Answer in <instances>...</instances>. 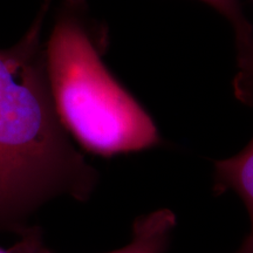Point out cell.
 <instances>
[{"label":"cell","instance_id":"cell-1","mask_svg":"<svg viewBox=\"0 0 253 253\" xmlns=\"http://www.w3.org/2000/svg\"><path fill=\"white\" fill-rule=\"evenodd\" d=\"M46 8L18 43L0 48V232L17 236L50 201H87L99 181L53 103L41 45Z\"/></svg>","mask_w":253,"mask_h":253},{"label":"cell","instance_id":"cell-2","mask_svg":"<svg viewBox=\"0 0 253 253\" xmlns=\"http://www.w3.org/2000/svg\"><path fill=\"white\" fill-rule=\"evenodd\" d=\"M47 80L69 136L101 156L149 149L161 138L153 119L106 67L77 9H65L45 47Z\"/></svg>","mask_w":253,"mask_h":253},{"label":"cell","instance_id":"cell-3","mask_svg":"<svg viewBox=\"0 0 253 253\" xmlns=\"http://www.w3.org/2000/svg\"><path fill=\"white\" fill-rule=\"evenodd\" d=\"M220 13L232 26L236 39L238 73L235 79L237 97L253 93V26L239 0H202Z\"/></svg>","mask_w":253,"mask_h":253},{"label":"cell","instance_id":"cell-4","mask_svg":"<svg viewBox=\"0 0 253 253\" xmlns=\"http://www.w3.org/2000/svg\"><path fill=\"white\" fill-rule=\"evenodd\" d=\"M249 106H253V100ZM213 178V189L217 194L231 190L244 202L251 230L243 246L253 249V137L240 153L214 162Z\"/></svg>","mask_w":253,"mask_h":253},{"label":"cell","instance_id":"cell-5","mask_svg":"<svg viewBox=\"0 0 253 253\" xmlns=\"http://www.w3.org/2000/svg\"><path fill=\"white\" fill-rule=\"evenodd\" d=\"M175 226L176 216L169 209L144 214L134 221L130 242L107 253H166Z\"/></svg>","mask_w":253,"mask_h":253},{"label":"cell","instance_id":"cell-6","mask_svg":"<svg viewBox=\"0 0 253 253\" xmlns=\"http://www.w3.org/2000/svg\"><path fill=\"white\" fill-rule=\"evenodd\" d=\"M0 253H53L43 242L40 227L32 226L24 235L19 236V240L8 249L0 248Z\"/></svg>","mask_w":253,"mask_h":253},{"label":"cell","instance_id":"cell-7","mask_svg":"<svg viewBox=\"0 0 253 253\" xmlns=\"http://www.w3.org/2000/svg\"><path fill=\"white\" fill-rule=\"evenodd\" d=\"M236 253H253V249L246 248V246H240V249Z\"/></svg>","mask_w":253,"mask_h":253}]
</instances>
